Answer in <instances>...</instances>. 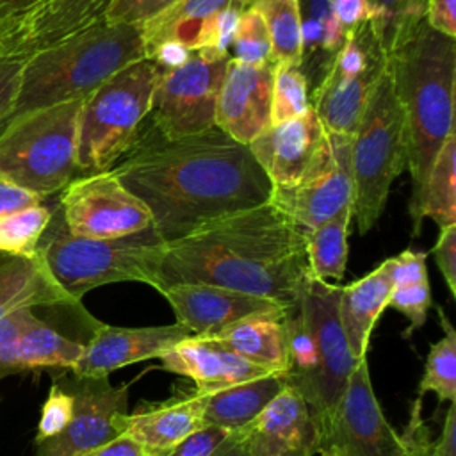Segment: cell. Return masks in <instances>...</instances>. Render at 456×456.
Instances as JSON below:
<instances>
[{
    "label": "cell",
    "instance_id": "obj_26",
    "mask_svg": "<svg viewBox=\"0 0 456 456\" xmlns=\"http://www.w3.org/2000/svg\"><path fill=\"white\" fill-rule=\"evenodd\" d=\"M232 0H178L153 20L139 25L144 53L167 41L180 43L191 52L210 46L216 16Z\"/></svg>",
    "mask_w": 456,
    "mask_h": 456
},
{
    "label": "cell",
    "instance_id": "obj_12",
    "mask_svg": "<svg viewBox=\"0 0 456 456\" xmlns=\"http://www.w3.org/2000/svg\"><path fill=\"white\" fill-rule=\"evenodd\" d=\"M340 290L342 287L310 274L297 297V308L312 333L317 354V376L310 408L319 426L333 413L347 378L358 363L351 354L338 317Z\"/></svg>",
    "mask_w": 456,
    "mask_h": 456
},
{
    "label": "cell",
    "instance_id": "obj_34",
    "mask_svg": "<svg viewBox=\"0 0 456 456\" xmlns=\"http://www.w3.org/2000/svg\"><path fill=\"white\" fill-rule=\"evenodd\" d=\"M262 16L274 64H297L301 61V20L297 0H256L251 5Z\"/></svg>",
    "mask_w": 456,
    "mask_h": 456
},
{
    "label": "cell",
    "instance_id": "obj_50",
    "mask_svg": "<svg viewBox=\"0 0 456 456\" xmlns=\"http://www.w3.org/2000/svg\"><path fill=\"white\" fill-rule=\"evenodd\" d=\"M333 9L338 23L346 32L376 18L369 0H333Z\"/></svg>",
    "mask_w": 456,
    "mask_h": 456
},
{
    "label": "cell",
    "instance_id": "obj_10",
    "mask_svg": "<svg viewBox=\"0 0 456 456\" xmlns=\"http://www.w3.org/2000/svg\"><path fill=\"white\" fill-rule=\"evenodd\" d=\"M230 55L194 50L175 69L160 73L153 93V130L167 139H182L216 126V109Z\"/></svg>",
    "mask_w": 456,
    "mask_h": 456
},
{
    "label": "cell",
    "instance_id": "obj_41",
    "mask_svg": "<svg viewBox=\"0 0 456 456\" xmlns=\"http://www.w3.org/2000/svg\"><path fill=\"white\" fill-rule=\"evenodd\" d=\"M178 0H114L103 16L107 23L144 25Z\"/></svg>",
    "mask_w": 456,
    "mask_h": 456
},
{
    "label": "cell",
    "instance_id": "obj_19",
    "mask_svg": "<svg viewBox=\"0 0 456 456\" xmlns=\"http://www.w3.org/2000/svg\"><path fill=\"white\" fill-rule=\"evenodd\" d=\"M274 62L249 66L230 57L221 86L216 126L242 144L255 141L271 125Z\"/></svg>",
    "mask_w": 456,
    "mask_h": 456
},
{
    "label": "cell",
    "instance_id": "obj_44",
    "mask_svg": "<svg viewBox=\"0 0 456 456\" xmlns=\"http://www.w3.org/2000/svg\"><path fill=\"white\" fill-rule=\"evenodd\" d=\"M435 262L452 296H456V224L440 230L433 246Z\"/></svg>",
    "mask_w": 456,
    "mask_h": 456
},
{
    "label": "cell",
    "instance_id": "obj_2",
    "mask_svg": "<svg viewBox=\"0 0 456 456\" xmlns=\"http://www.w3.org/2000/svg\"><path fill=\"white\" fill-rule=\"evenodd\" d=\"M310 276L303 232L271 201L214 219L169 242L157 271L159 292L176 283H207L297 303Z\"/></svg>",
    "mask_w": 456,
    "mask_h": 456
},
{
    "label": "cell",
    "instance_id": "obj_18",
    "mask_svg": "<svg viewBox=\"0 0 456 456\" xmlns=\"http://www.w3.org/2000/svg\"><path fill=\"white\" fill-rule=\"evenodd\" d=\"M182 324L123 328L98 322L84 344V353L69 370L84 378H109L110 372L150 358H160L167 349L191 337Z\"/></svg>",
    "mask_w": 456,
    "mask_h": 456
},
{
    "label": "cell",
    "instance_id": "obj_37",
    "mask_svg": "<svg viewBox=\"0 0 456 456\" xmlns=\"http://www.w3.org/2000/svg\"><path fill=\"white\" fill-rule=\"evenodd\" d=\"M310 109L308 82L297 64H276L271 98V125L306 114Z\"/></svg>",
    "mask_w": 456,
    "mask_h": 456
},
{
    "label": "cell",
    "instance_id": "obj_32",
    "mask_svg": "<svg viewBox=\"0 0 456 456\" xmlns=\"http://www.w3.org/2000/svg\"><path fill=\"white\" fill-rule=\"evenodd\" d=\"M353 207H346L326 223L303 232L308 269L317 280H342L347 264V235Z\"/></svg>",
    "mask_w": 456,
    "mask_h": 456
},
{
    "label": "cell",
    "instance_id": "obj_28",
    "mask_svg": "<svg viewBox=\"0 0 456 456\" xmlns=\"http://www.w3.org/2000/svg\"><path fill=\"white\" fill-rule=\"evenodd\" d=\"M301 20V61L310 94L322 82L347 32L335 16L333 0H297Z\"/></svg>",
    "mask_w": 456,
    "mask_h": 456
},
{
    "label": "cell",
    "instance_id": "obj_52",
    "mask_svg": "<svg viewBox=\"0 0 456 456\" xmlns=\"http://www.w3.org/2000/svg\"><path fill=\"white\" fill-rule=\"evenodd\" d=\"M191 50L180 43H173V41H167V43H162L159 46H155L146 59L153 61L162 71L166 69H175L178 66H182L189 57H191Z\"/></svg>",
    "mask_w": 456,
    "mask_h": 456
},
{
    "label": "cell",
    "instance_id": "obj_7",
    "mask_svg": "<svg viewBox=\"0 0 456 456\" xmlns=\"http://www.w3.org/2000/svg\"><path fill=\"white\" fill-rule=\"evenodd\" d=\"M162 69L150 59L135 61L86 96L78 119L77 173L110 169L139 137L151 110Z\"/></svg>",
    "mask_w": 456,
    "mask_h": 456
},
{
    "label": "cell",
    "instance_id": "obj_40",
    "mask_svg": "<svg viewBox=\"0 0 456 456\" xmlns=\"http://www.w3.org/2000/svg\"><path fill=\"white\" fill-rule=\"evenodd\" d=\"M34 308H21L0 319V379L21 372L18 365V342Z\"/></svg>",
    "mask_w": 456,
    "mask_h": 456
},
{
    "label": "cell",
    "instance_id": "obj_5",
    "mask_svg": "<svg viewBox=\"0 0 456 456\" xmlns=\"http://www.w3.org/2000/svg\"><path fill=\"white\" fill-rule=\"evenodd\" d=\"M166 246L153 228L116 239L71 235L57 205L37 244V253L59 287L71 299L80 301L86 292L118 281L155 287Z\"/></svg>",
    "mask_w": 456,
    "mask_h": 456
},
{
    "label": "cell",
    "instance_id": "obj_9",
    "mask_svg": "<svg viewBox=\"0 0 456 456\" xmlns=\"http://www.w3.org/2000/svg\"><path fill=\"white\" fill-rule=\"evenodd\" d=\"M387 64L388 55L376 20L347 32L342 48L310 98L312 109L330 135L353 137Z\"/></svg>",
    "mask_w": 456,
    "mask_h": 456
},
{
    "label": "cell",
    "instance_id": "obj_47",
    "mask_svg": "<svg viewBox=\"0 0 456 456\" xmlns=\"http://www.w3.org/2000/svg\"><path fill=\"white\" fill-rule=\"evenodd\" d=\"M46 0H0V41L12 34Z\"/></svg>",
    "mask_w": 456,
    "mask_h": 456
},
{
    "label": "cell",
    "instance_id": "obj_54",
    "mask_svg": "<svg viewBox=\"0 0 456 456\" xmlns=\"http://www.w3.org/2000/svg\"><path fill=\"white\" fill-rule=\"evenodd\" d=\"M91 456H144V452L137 442H134L128 435L123 433Z\"/></svg>",
    "mask_w": 456,
    "mask_h": 456
},
{
    "label": "cell",
    "instance_id": "obj_33",
    "mask_svg": "<svg viewBox=\"0 0 456 456\" xmlns=\"http://www.w3.org/2000/svg\"><path fill=\"white\" fill-rule=\"evenodd\" d=\"M424 217H431L440 230L456 224V134L445 139L429 169L420 203Z\"/></svg>",
    "mask_w": 456,
    "mask_h": 456
},
{
    "label": "cell",
    "instance_id": "obj_14",
    "mask_svg": "<svg viewBox=\"0 0 456 456\" xmlns=\"http://www.w3.org/2000/svg\"><path fill=\"white\" fill-rule=\"evenodd\" d=\"M66 230L77 237L116 239L151 228V216L112 169L73 178L59 198Z\"/></svg>",
    "mask_w": 456,
    "mask_h": 456
},
{
    "label": "cell",
    "instance_id": "obj_30",
    "mask_svg": "<svg viewBox=\"0 0 456 456\" xmlns=\"http://www.w3.org/2000/svg\"><path fill=\"white\" fill-rule=\"evenodd\" d=\"M426 256V251L413 249H404L392 256V292L388 306L399 310L410 321L404 337H410L424 326L433 303Z\"/></svg>",
    "mask_w": 456,
    "mask_h": 456
},
{
    "label": "cell",
    "instance_id": "obj_21",
    "mask_svg": "<svg viewBox=\"0 0 456 456\" xmlns=\"http://www.w3.org/2000/svg\"><path fill=\"white\" fill-rule=\"evenodd\" d=\"M114 0H46L0 41V59H25L103 21Z\"/></svg>",
    "mask_w": 456,
    "mask_h": 456
},
{
    "label": "cell",
    "instance_id": "obj_3",
    "mask_svg": "<svg viewBox=\"0 0 456 456\" xmlns=\"http://www.w3.org/2000/svg\"><path fill=\"white\" fill-rule=\"evenodd\" d=\"M388 71L406 126L411 175L410 216L420 232V203L433 160L454 134L456 43L433 30L424 14L403 21L388 46Z\"/></svg>",
    "mask_w": 456,
    "mask_h": 456
},
{
    "label": "cell",
    "instance_id": "obj_48",
    "mask_svg": "<svg viewBox=\"0 0 456 456\" xmlns=\"http://www.w3.org/2000/svg\"><path fill=\"white\" fill-rule=\"evenodd\" d=\"M424 18L433 30L456 37V0H426Z\"/></svg>",
    "mask_w": 456,
    "mask_h": 456
},
{
    "label": "cell",
    "instance_id": "obj_17",
    "mask_svg": "<svg viewBox=\"0 0 456 456\" xmlns=\"http://www.w3.org/2000/svg\"><path fill=\"white\" fill-rule=\"evenodd\" d=\"M240 433L246 456H314L321 440L312 408L287 385Z\"/></svg>",
    "mask_w": 456,
    "mask_h": 456
},
{
    "label": "cell",
    "instance_id": "obj_4",
    "mask_svg": "<svg viewBox=\"0 0 456 456\" xmlns=\"http://www.w3.org/2000/svg\"><path fill=\"white\" fill-rule=\"evenodd\" d=\"M141 59H146L141 28L107 21L39 50L23 59L18 94L4 126L25 112L86 98Z\"/></svg>",
    "mask_w": 456,
    "mask_h": 456
},
{
    "label": "cell",
    "instance_id": "obj_42",
    "mask_svg": "<svg viewBox=\"0 0 456 456\" xmlns=\"http://www.w3.org/2000/svg\"><path fill=\"white\" fill-rule=\"evenodd\" d=\"M369 2L376 12L374 20L378 21V25L381 28V36H383L387 52H388V46H390L395 32L403 25V21L408 20L410 16L424 14V11L419 7L417 0H369Z\"/></svg>",
    "mask_w": 456,
    "mask_h": 456
},
{
    "label": "cell",
    "instance_id": "obj_13",
    "mask_svg": "<svg viewBox=\"0 0 456 456\" xmlns=\"http://www.w3.org/2000/svg\"><path fill=\"white\" fill-rule=\"evenodd\" d=\"M319 428V454L397 456L403 451L399 433L376 399L367 358L358 360L333 413Z\"/></svg>",
    "mask_w": 456,
    "mask_h": 456
},
{
    "label": "cell",
    "instance_id": "obj_46",
    "mask_svg": "<svg viewBox=\"0 0 456 456\" xmlns=\"http://www.w3.org/2000/svg\"><path fill=\"white\" fill-rule=\"evenodd\" d=\"M23 59H0V130L7 121L20 87Z\"/></svg>",
    "mask_w": 456,
    "mask_h": 456
},
{
    "label": "cell",
    "instance_id": "obj_25",
    "mask_svg": "<svg viewBox=\"0 0 456 456\" xmlns=\"http://www.w3.org/2000/svg\"><path fill=\"white\" fill-rule=\"evenodd\" d=\"M52 278L43 256L0 255V319L21 308L78 305Z\"/></svg>",
    "mask_w": 456,
    "mask_h": 456
},
{
    "label": "cell",
    "instance_id": "obj_38",
    "mask_svg": "<svg viewBox=\"0 0 456 456\" xmlns=\"http://www.w3.org/2000/svg\"><path fill=\"white\" fill-rule=\"evenodd\" d=\"M230 50V57L242 64L260 66L273 62L271 39L265 23L258 11H255L253 7L240 12Z\"/></svg>",
    "mask_w": 456,
    "mask_h": 456
},
{
    "label": "cell",
    "instance_id": "obj_43",
    "mask_svg": "<svg viewBox=\"0 0 456 456\" xmlns=\"http://www.w3.org/2000/svg\"><path fill=\"white\" fill-rule=\"evenodd\" d=\"M420 410H422V401L420 397H417L411 403L410 420L404 426L403 433H399L403 442V451L397 456H429V449L433 442L429 436V429L426 428L420 417Z\"/></svg>",
    "mask_w": 456,
    "mask_h": 456
},
{
    "label": "cell",
    "instance_id": "obj_31",
    "mask_svg": "<svg viewBox=\"0 0 456 456\" xmlns=\"http://www.w3.org/2000/svg\"><path fill=\"white\" fill-rule=\"evenodd\" d=\"M82 353V340L66 337L32 310L18 342V365L21 372L32 369L71 370Z\"/></svg>",
    "mask_w": 456,
    "mask_h": 456
},
{
    "label": "cell",
    "instance_id": "obj_55",
    "mask_svg": "<svg viewBox=\"0 0 456 456\" xmlns=\"http://www.w3.org/2000/svg\"><path fill=\"white\" fill-rule=\"evenodd\" d=\"M210 456H246L244 442H242V433H230L224 436V440L214 449Z\"/></svg>",
    "mask_w": 456,
    "mask_h": 456
},
{
    "label": "cell",
    "instance_id": "obj_6",
    "mask_svg": "<svg viewBox=\"0 0 456 456\" xmlns=\"http://www.w3.org/2000/svg\"><path fill=\"white\" fill-rule=\"evenodd\" d=\"M86 98L25 112L0 130V180L43 200L77 175L78 119Z\"/></svg>",
    "mask_w": 456,
    "mask_h": 456
},
{
    "label": "cell",
    "instance_id": "obj_20",
    "mask_svg": "<svg viewBox=\"0 0 456 456\" xmlns=\"http://www.w3.org/2000/svg\"><path fill=\"white\" fill-rule=\"evenodd\" d=\"M160 294L173 308L176 322L192 335H210L251 315L287 310L273 299L207 283H176Z\"/></svg>",
    "mask_w": 456,
    "mask_h": 456
},
{
    "label": "cell",
    "instance_id": "obj_1",
    "mask_svg": "<svg viewBox=\"0 0 456 456\" xmlns=\"http://www.w3.org/2000/svg\"><path fill=\"white\" fill-rule=\"evenodd\" d=\"M128 151L110 169L144 203L166 244L271 200L273 183L248 144L217 126L173 141L139 135Z\"/></svg>",
    "mask_w": 456,
    "mask_h": 456
},
{
    "label": "cell",
    "instance_id": "obj_35",
    "mask_svg": "<svg viewBox=\"0 0 456 456\" xmlns=\"http://www.w3.org/2000/svg\"><path fill=\"white\" fill-rule=\"evenodd\" d=\"M438 317L444 326V337L431 346L424 374L419 383V397L426 392H435L438 401H456V331L444 310L438 308Z\"/></svg>",
    "mask_w": 456,
    "mask_h": 456
},
{
    "label": "cell",
    "instance_id": "obj_11",
    "mask_svg": "<svg viewBox=\"0 0 456 456\" xmlns=\"http://www.w3.org/2000/svg\"><path fill=\"white\" fill-rule=\"evenodd\" d=\"M75 401L73 417L55 436L34 444V456H91L119 435L128 413L130 385H110L109 378H84L69 370L52 374Z\"/></svg>",
    "mask_w": 456,
    "mask_h": 456
},
{
    "label": "cell",
    "instance_id": "obj_53",
    "mask_svg": "<svg viewBox=\"0 0 456 456\" xmlns=\"http://www.w3.org/2000/svg\"><path fill=\"white\" fill-rule=\"evenodd\" d=\"M429 456H456V406L449 403L442 433L436 442L431 444Z\"/></svg>",
    "mask_w": 456,
    "mask_h": 456
},
{
    "label": "cell",
    "instance_id": "obj_23",
    "mask_svg": "<svg viewBox=\"0 0 456 456\" xmlns=\"http://www.w3.org/2000/svg\"><path fill=\"white\" fill-rule=\"evenodd\" d=\"M203 426V395L185 392L159 404L139 406L123 417V433L144 456H162Z\"/></svg>",
    "mask_w": 456,
    "mask_h": 456
},
{
    "label": "cell",
    "instance_id": "obj_16",
    "mask_svg": "<svg viewBox=\"0 0 456 456\" xmlns=\"http://www.w3.org/2000/svg\"><path fill=\"white\" fill-rule=\"evenodd\" d=\"M330 157L308 178L289 189L273 187L276 205L301 232L312 230L353 203V137L330 135Z\"/></svg>",
    "mask_w": 456,
    "mask_h": 456
},
{
    "label": "cell",
    "instance_id": "obj_45",
    "mask_svg": "<svg viewBox=\"0 0 456 456\" xmlns=\"http://www.w3.org/2000/svg\"><path fill=\"white\" fill-rule=\"evenodd\" d=\"M226 435L230 433L219 428L205 426L200 431L189 435L183 442H180L162 456H210L214 449L224 440Z\"/></svg>",
    "mask_w": 456,
    "mask_h": 456
},
{
    "label": "cell",
    "instance_id": "obj_57",
    "mask_svg": "<svg viewBox=\"0 0 456 456\" xmlns=\"http://www.w3.org/2000/svg\"><path fill=\"white\" fill-rule=\"evenodd\" d=\"M417 4H419V7L424 11V5H426V0H417Z\"/></svg>",
    "mask_w": 456,
    "mask_h": 456
},
{
    "label": "cell",
    "instance_id": "obj_27",
    "mask_svg": "<svg viewBox=\"0 0 456 456\" xmlns=\"http://www.w3.org/2000/svg\"><path fill=\"white\" fill-rule=\"evenodd\" d=\"M283 312L251 315L216 333L203 335L253 365L281 378L287 365Z\"/></svg>",
    "mask_w": 456,
    "mask_h": 456
},
{
    "label": "cell",
    "instance_id": "obj_24",
    "mask_svg": "<svg viewBox=\"0 0 456 456\" xmlns=\"http://www.w3.org/2000/svg\"><path fill=\"white\" fill-rule=\"evenodd\" d=\"M392 292V258L381 262L363 278L342 287L338 299V317L356 360L367 358L370 333L376 321L388 306Z\"/></svg>",
    "mask_w": 456,
    "mask_h": 456
},
{
    "label": "cell",
    "instance_id": "obj_58",
    "mask_svg": "<svg viewBox=\"0 0 456 456\" xmlns=\"http://www.w3.org/2000/svg\"><path fill=\"white\" fill-rule=\"evenodd\" d=\"M321 456H333V454H321Z\"/></svg>",
    "mask_w": 456,
    "mask_h": 456
},
{
    "label": "cell",
    "instance_id": "obj_15",
    "mask_svg": "<svg viewBox=\"0 0 456 456\" xmlns=\"http://www.w3.org/2000/svg\"><path fill=\"white\" fill-rule=\"evenodd\" d=\"M249 151L265 171L273 187L289 189L308 178L330 157V134L324 130L315 110L269 125L255 141Z\"/></svg>",
    "mask_w": 456,
    "mask_h": 456
},
{
    "label": "cell",
    "instance_id": "obj_22",
    "mask_svg": "<svg viewBox=\"0 0 456 456\" xmlns=\"http://www.w3.org/2000/svg\"><path fill=\"white\" fill-rule=\"evenodd\" d=\"M159 360L164 370L191 378L196 385L194 392L200 395H208L269 374L203 335L183 338Z\"/></svg>",
    "mask_w": 456,
    "mask_h": 456
},
{
    "label": "cell",
    "instance_id": "obj_51",
    "mask_svg": "<svg viewBox=\"0 0 456 456\" xmlns=\"http://www.w3.org/2000/svg\"><path fill=\"white\" fill-rule=\"evenodd\" d=\"M41 203H43L41 196L27 189H21L11 182L0 180V216L27 208V207L41 205Z\"/></svg>",
    "mask_w": 456,
    "mask_h": 456
},
{
    "label": "cell",
    "instance_id": "obj_49",
    "mask_svg": "<svg viewBox=\"0 0 456 456\" xmlns=\"http://www.w3.org/2000/svg\"><path fill=\"white\" fill-rule=\"evenodd\" d=\"M240 12H242L240 9L228 5L216 16L214 28H212V41H210V46L205 50L230 55V46L233 41V34H235Z\"/></svg>",
    "mask_w": 456,
    "mask_h": 456
},
{
    "label": "cell",
    "instance_id": "obj_39",
    "mask_svg": "<svg viewBox=\"0 0 456 456\" xmlns=\"http://www.w3.org/2000/svg\"><path fill=\"white\" fill-rule=\"evenodd\" d=\"M73 410H75L73 395L64 387H61L57 381L52 379L46 401L41 408V417L37 422L34 444H39L46 438L59 435L71 420Z\"/></svg>",
    "mask_w": 456,
    "mask_h": 456
},
{
    "label": "cell",
    "instance_id": "obj_36",
    "mask_svg": "<svg viewBox=\"0 0 456 456\" xmlns=\"http://www.w3.org/2000/svg\"><path fill=\"white\" fill-rule=\"evenodd\" d=\"M50 217L43 203L0 216V255L34 256Z\"/></svg>",
    "mask_w": 456,
    "mask_h": 456
},
{
    "label": "cell",
    "instance_id": "obj_29",
    "mask_svg": "<svg viewBox=\"0 0 456 456\" xmlns=\"http://www.w3.org/2000/svg\"><path fill=\"white\" fill-rule=\"evenodd\" d=\"M283 387L280 376L265 374L203 395V426L219 428L226 433L242 431Z\"/></svg>",
    "mask_w": 456,
    "mask_h": 456
},
{
    "label": "cell",
    "instance_id": "obj_56",
    "mask_svg": "<svg viewBox=\"0 0 456 456\" xmlns=\"http://www.w3.org/2000/svg\"><path fill=\"white\" fill-rule=\"evenodd\" d=\"M256 0H232V5L244 11V9H249Z\"/></svg>",
    "mask_w": 456,
    "mask_h": 456
},
{
    "label": "cell",
    "instance_id": "obj_8",
    "mask_svg": "<svg viewBox=\"0 0 456 456\" xmlns=\"http://www.w3.org/2000/svg\"><path fill=\"white\" fill-rule=\"evenodd\" d=\"M408 162L406 126L392 77L387 69L379 77L351 142L353 217L360 235L379 219L392 182Z\"/></svg>",
    "mask_w": 456,
    "mask_h": 456
}]
</instances>
